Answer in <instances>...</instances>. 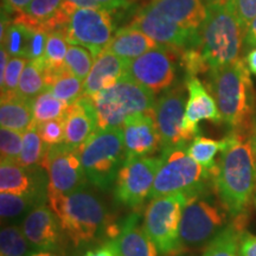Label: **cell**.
Instances as JSON below:
<instances>
[{
    "instance_id": "cell-1",
    "label": "cell",
    "mask_w": 256,
    "mask_h": 256,
    "mask_svg": "<svg viewBox=\"0 0 256 256\" xmlns=\"http://www.w3.org/2000/svg\"><path fill=\"white\" fill-rule=\"evenodd\" d=\"M228 147L220 152L214 185L229 215H244L256 190V165L248 136L232 130Z\"/></svg>"
},
{
    "instance_id": "cell-2",
    "label": "cell",
    "mask_w": 256,
    "mask_h": 256,
    "mask_svg": "<svg viewBox=\"0 0 256 256\" xmlns=\"http://www.w3.org/2000/svg\"><path fill=\"white\" fill-rule=\"evenodd\" d=\"M206 88L215 98L223 124L236 132L252 130L255 95L246 60L208 72Z\"/></svg>"
},
{
    "instance_id": "cell-3",
    "label": "cell",
    "mask_w": 256,
    "mask_h": 256,
    "mask_svg": "<svg viewBox=\"0 0 256 256\" xmlns=\"http://www.w3.org/2000/svg\"><path fill=\"white\" fill-rule=\"evenodd\" d=\"M48 203L75 247L92 242L110 226L104 203L87 186L70 194L48 188Z\"/></svg>"
},
{
    "instance_id": "cell-4",
    "label": "cell",
    "mask_w": 256,
    "mask_h": 256,
    "mask_svg": "<svg viewBox=\"0 0 256 256\" xmlns=\"http://www.w3.org/2000/svg\"><path fill=\"white\" fill-rule=\"evenodd\" d=\"M246 32L226 2L208 5V17L194 46L206 72L230 66L241 58Z\"/></svg>"
},
{
    "instance_id": "cell-5",
    "label": "cell",
    "mask_w": 256,
    "mask_h": 256,
    "mask_svg": "<svg viewBox=\"0 0 256 256\" xmlns=\"http://www.w3.org/2000/svg\"><path fill=\"white\" fill-rule=\"evenodd\" d=\"M154 95L124 76L114 86L89 98L94 106L98 130L122 127L128 118L152 112Z\"/></svg>"
},
{
    "instance_id": "cell-6",
    "label": "cell",
    "mask_w": 256,
    "mask_h": 256,
    "mask_svg": "<svg viewBox=\"0 0 256 256\" xmlns=\"http://www.w3.org/2000/svg\"><path fill=\"white\" fill-rule=\"evenodd\" d=\"M78 153L89 183L100 190H110L126 160L122 127L96 130Z\"/></svg>"
},
{
    "instance_id": "cell-7",
    "label": "cell",
    "mask_w": 256,
    "mask_h": 256,
    "mask_svg": "<svg viewBox=\"0 0 256 256\" xmlns=\"http://www.w3.org/2000/svg\"><path fill=\"white\" fill-rule=\"evenodd\" d=\"M164 162L156 174L148 198L184 194L190 198L206 191V183L212 174L194 160L183 148L162 151Z\"/></svg>"
},
{
    "instance_id": "cell-8",
    "label": "cell",
    "mask_w": 256,
    "mask_h": 256,
    "mask_svg": "<svg viewBox=\"0 0 256 256\" xmlns=\"http://www.w3.org/2000/svg\"><path fill=\"white\" fill-rule=\"evenodd\" d=\"M228 211L206 191L190 197L180 222L182 249H200L216 238L226 226Z\"/></svg>"
},
{
    "instance_id": "cell-9",
    "label": "cell",
    "mask_w": 256,
    "mask_h": 256,
    "mask_svg": "<svg viewBox=\"0 0 256 256\" xmlns=\"http://www.w3.org/2000/svg\"><path fill=\"white\" fill-rule=\"evenodd\" d=\"M188 197L184 194L153 198L146 208L144 229L162 254L183 252L180 243V222Z\"/></svg>"
},
{
    "instance_id": "cell-10",
    "label": "cell",
    "mask_w": 256,
    "mask_h": 256,
    "mask_svg": "<svg viewBox=\"0 0 256 256\" xmlns=\"http://www.w3.org/2000/svg\"><path fill=\"white\" fill-rule=\"evenodd\" d=\"M63 34L69 44L86 48L96 60L114 36L113 18L104 8H78Z\"/></svg>"
},
{
    "instance_id": "cell-11",
    "label": "cell",
    "mask_w": 256,
    "mask_h": 256,
    "mask_svg": "<svg viewBox=\"0 0 256 256\" xmlns=\"http://www.w3.org/2000/svg\"><path fill=\"white\" fill-rule=\"evenodd\" d=\"M162 162V156L126 160L115 180V200L130 208L142 206L151 194Z\"/></svg>"
},
{
    "instance_id": "cell-12",
    "label": "cell",
    "mask_w": 256,
    "mask_h": 256,
    "mask_svg": "<svg viewBox=\"0 0 256 256\" xmlns=\"http://www.w3.org/2000/svg\"><path fill=\"white\" fill-rule=\"evenodd\" d=\"M178 50L160 46L136 58L126 60L124 76L158 94L168 90L176 80L174 55Z\"/></svg>"
},
{
    "instance_id": "cell-13",
    "label": "cell",
    "mask_w": 256,
    "mask_h": 256,
    "mask_svg": "<svg viewBox=\"0 0 256 256\" xmlns=\"http://www.w3.org/2000/svg\"><path fill=\"white\" fill-rule=\"evenodd\" d=\"M186 96L184 86L168 89L156 101L153 114L162 138V151L183 148L188 145L184 133Z\"/></svg>"
},
{
    "instance_id": "cell-14",
    "label": "cell",
    "mask_w": 256,
    "mask_h": 256,
    "mask_svg": "<svg viewBox=\"0 0 256 256\" xmlns=\"http://www.w3.org/2000/svg\"><path fill=\"white\" fill-rule=\"evenodd\" d=\"M40 166L49 174V188L62 194L86 188L89 183L78 150L66 144L48 147Z\"/></svg>"
},
{
    "instance_id": "cell-15",
    "label": "cell",
    "mask_w": 256,
    "mask_h": 256,
    "mask_svg": "<svg viewBox=\"0 0 256 256\" xmlns=\"http://www.w3.org/2000/svg\"><path fill=\"white\" fill-rule=\"evenodd\" d=\"M128 28L144 32L160 46L179 51L197 46L200 42V32L184 30L150 5L138 12Z\"/></svg>"
},
{
    "instance_id": "cell-16",
    "label": "cell",
    "mask_w": 256,
    "mask_h": 256,
    "mask_svg": "<svg viewBox=\"0 0 256 256\" xmlns=\"http://www.w3.org/2000/svg\"><path fill=\"white\" fill-rule=\"evenodd\" d=\"M49 174L40 165L23 168L11 162H0V191L34 196L48 202Z\"/></svg>"
},
{
    "instance_id": "cell-17",
    "label": "cell",
    "mask_w": 256,
    "mask_h": 256,
    "mask_svg": "<svg viewBox=\"0 0 256 256\" xmlns=\"http://www.w3.org/2000/svg\"><path fill=\"white\" fill-rule=\"evenodd\" d=\"M185 86H186L188 98L186 110H185L184 133L188 142H192L194 138L200 136V122L202 120L220 124L222 116L214 96L197 76L186 78Z\"/></svg>"
},
{
    "instance_id": "cell-18",
    "label": "cell",
    "mask_w": 256,
    "mask_h": 256,
    "mask_svg": "<svg viewBox=\"0 0 256 256\" xmlns=\"http://www.w3.org/2000/svg\"><path fill=\"white\" fill-rule=\"evenodd\" d=\"M122 130L126 160L150 156L162 147L153 110L128 118Z\"/></svg>"
},
{
    "instance_id": "cell-19",
    "label": "cell",
    "mask_w": 256,
    "mask_h": 256,
    "mask_svg": "<svg viewBox=\"0 0 256 256\" xmlns=\"http://www.w3.org/2000/svg\"><path fill=\"white\" fill-rule=\"evenodd\" d=\"M25 238L36 252H60L62 228L50 206L42 204L25 216L22 224Z\"/></svg>"
},
{
    "instance_id": "cell-20",
    "label": "cell",
    "mask_w": 256,
    "mask_h": 256,
    "mask_svg": "<svg viewBox=\"0 0 256 256\" xmlns=\"http://www.w3.org/2000/svg\"><path fill=\"white\" fill-rule=\"evenodd\" d=\"M63 0H32L23 11L16 14L12 23L23 24L31 30L63 32L68 26L70 16L62 10Z\"/></svg>"
},
{
    "instance_id": "cell-21",
    "label": "cell",
    "mask_w": 256,
    "mask_h": 256,
    "mask_svg": "<svg viewBox=\"0 0 256 256\" xmlns=\"http://www.w3.org/2000/svg\"><path fill=\"white\" fill-rule=\"evenodd\" d=\"M64 119V144L78 150L98 130L92 102L87 96L69 104Z\"/></svg>"
},
{
    "instance_id": "cell-22",
    "label": "cell",
    "mask_w": 256,
    "mask_h": 256,
    "mask_svg": "<svg viewBox=\"0 0 256 256\" xmlns=\"http://www.w3.org/2000/svg\"><path fill=\"white\" fill-rule=\"evenodd\" d=\"M148 5L191 32H200L208 17V5L203 0H151Z\"/></svg>"
},
{
    "instance_id": "cell-23",
    "label": "cell",
    "mask_w": 256,
    "mask_h": 256,
    "mask_svg": "<svg viewBox=\"0 0 256 256\" xmlns=\"http://www.w3.org/2000/svg\"><path fill=\"white\" fill-rule=\"evenodd\" d=\"M126 74V60L104 51L96 57L88 78L83 82V96L92 98L114 86Z\"/></svg>"
},
{
    "instance_id": "cell-24",
    "label": "cell",
    "mask_w": 256,
    "mask_h": 256,
    "mask_svg": "<svg viewBox=\"0 0 256 256\" xmlns=\"http://www.w3.org/2000/svg\"><path fill=\"white\" fill-rule=\"evenodd\" d=\"M118 256H158V248L140 226L139 214H132L120 226V232L113 240Z\"/></svg>"
},
{
    "instance_id": "cell-25",
    "label": "cell",
    "mask_w": 256,
    "mask_h": 256,
    "mask_svg": "<svg viewBox=\"0 0 256 256\" xmlns=\"http://www.w3.org/2000/svg\"><path fill=\"white\" fill-rule=\"evenodd\" d=\"M159 46L158 42L146 34L127 26L115 32L106 51L124 60H130Z\"/></svg>"
},
{
    "instance_id": "cell-26",
    "label": "cell",
    "mask_w": 256,
    "mask_h": 256,
    "mask_svg": "<svg viewBox=\"0 0 256 256\" xmlns=\"http://www.w3.org/2000/svg\"><path fill=\"white\" fill-rule=\"evenodd\" d=\"M0 124L2 128L24 133L34 126L31 100L20 98L14 92L2 94L0 102Z\"/></svg>"
},
{
    "instance_id": "cell-27",
    "label": "cell",
    "mask_w": 256,
    "mask_h": 256,
    "mask_svg": "<svg viewBox=\"0 0 256 256\" xmlns=\"http://www.w3.org/2000/svg\"><path fill=\"white\" fill-rule=\"evenodd\" d=\"M230 142L229 134L220 140H214L209 138L198 136L192 140L188 146L186 151L194 160L203 166L206 171H209L212 177H215L217 172L216 156L223 152Z\"/></svg>"
},
{
    "instance_id": "cell-28",
    "label": "cell",
    "mask_w": 256,
    "mask_h": 256,
    "mask_svg": "<svg viewBox=\"0 0 256 256\" xmlns=\"http://www.w3.org/2000/svg\"><path fill=\"white\" fill-rule=\"evenodd\" d=\"M46 90V74H44V68L40 60H28L26 66L22 72L16 94L20 98H26V100H32Z\"/></svg>"
},
{
    "instance_id": "cell-29",
    "label": "cell",
    "mask_w": 256,
    "mask_h": 256,
    "mask_svg": "<svg viewBox=\"0 0 256 256\" xmlns=\"http://www.w3.org/2000/svg\"><path fill=\"white\" fill-rule=\"evenodd\" d=\"M243 223L234 222L226 226L206 246L203 256H240V238L243 232Z\"/></svg>"
},
{
    "instance_id": "cell-30",
    "label": "cell",
    "mask_w": 256,
    "mask_h": 256,
    "mask_svg": "<svg viewBox=\"0 0 256 256\" xmlns=\"http://www.w3.org/2000/svg\"><path fill=\"white\" fill-rule=\"evenodd\" d=\"M32 115L34 124L46 122V121L60 119L66 115L69 104L64 102L46 90L31 100Z\"/></svg>"
},
{
    "instance_id": "cell-31",
    "label": "cell",
    "mask_w": 256,
    "mask_h": 256,
    "mask_svg": "<svg viewBox=\"0 0 256 256\" xmlns=\"http://www.w3.org/2000/svg\"><path fill=\"white\" fill-rule=\"evenodd\" d=\"M46 204V202L34 196L14 194L8 192L0 194V216L2 220H12L28 215L34 208Z\"/></svg>"
},
{
    "instance_id": "cell-32",
    "label": "cell",
    "mask_w": 256,
    "mask_h": 256,
    "mask_svg": "<svg viewBox=\"0 0 256 256\" xmlns=\"http://www.w3.org/2000/svg\"><path fill=\"white\" fill-rule=\"evenodd\" d=\"M83 82L66 68L48 81V90L60 100L72 104L83 96Z\"/></svg>"
},
{
    "instance_id": "cell-33",
    "label": "cell",
    "mask_w": 256,
    "mask_h": 256,
    "mask_svg": "<svg viewBox=\"0 0 256 256\" xmlns=\"http://www.w3.org/2000/svg\"><path fill=\"white\" fill-rule=\"evenodd\" d=\"M46 150L48 146L43 142L37 132L36 124H34L23 133V146H22L20 156L16 164L23 166V168L40 165L46 156Z\"/></svg>"
},
{
    "instance_id": "cell-34",
    "label": "cell",
    "mask_w": 256,
    "mask_h": 256,
    "mask_svg": "<svg viewBox=\"0 0 256 256\" xmlns=\"http://www.w3.org/2000/svg\"><path fill=\"white\" fill-rule=\"evenodd\" d=\"M30 243L17 226H5L0 232V256H31Z\"/></svg>"
},
{
    "instance_id": "cell-35",
    "label": "cell",
    "mask_w": 256,
    "mask_h": 256,
    "mask_svg": "<svg viewBox=\"0 0 256 256\" xmlns=\"http://www.w3.org/2000/svg\"><path fill=\"white\" fill-rule=\"evenodd\" d=\"M31 32V28L23 24L12 23L5 32V36L2 40V46H5L10 56L25 58Z\"/></svg>"
},
{
    "instance_id": "cell-36",
    "label": "cell",
    "mask_w": 256,
    "mask_h": 256,
    "mask_svg": "<svg viewBox=\"0 0 256 256\" xmlns=\"http://www.w3.org/2000/svg\"><path fill=\"white\" fill-rule=\"evenodd\" d=\"M95 63L94 56L86 48L69 44L68 52L66 56V68L74 74L76 78L84 81Z\"/></svg>"
},
{
    "instance_id": "cell-37",
    "label": "cell",
    "mask_w": 256,
    "mask_h": 256,
    "mask_svg": "<svg viewBox=\"0 0 256 256\" xmlns=\"http://www.w3.org/2000/svg\"><path fill=\"white\" fill-rule=\"evenodd\" d=\"M23 146V133L2 128L0 130V156L2 162H17Z\"/></svg>"
},
{
    "instance_id": "cell-38",
    "label": "cell",
    "mask_w": 256,
    "mask_h": 256,
    "mask_svg": "<svg viewBox=\"0 0 256 256\" xmlns=\"http://www.w3.org/2000/svg\"><path fill=\"white\" fill-rule=\"evenodd\" d=\"M26 63L28 60L23 58V57H12V58L10 60L4 78L0 80L2 94L14 92L17 90L19 80H20L22 72H23Z\"/></svg>"
},
{
    "instance_id": "cell-39",
    "label": "cell",
    "mask_w": 256,
    "mask_h": 256,
    "mask_svg": "<svg viewBox=\"0 0 256 256\" xmlns=\"http://www.w3.org/2000/svg\"><path fill=\"white\" fill-rule=\"evenodd\" d=\"M37 132L48 147L64 144V119L46 121L36 124Z\"/></svg>"
},
{
    "instance_id": "cell-40",
    "label": "cell",
    "mask_w": 256,
    "mask_h": 256,
    "mask_svg": "<svg viewBox=\"0 0 256 256\" xmlns=\"http://www.w3.org/2000/svg\"><path fill=\"white\" fill-rule=\"evenodd\" d=\"M226 2L236 16L243 31L247 32L256 17V0H226Z\"/></svg>"
},
{
    "instance_id": "cell-41",
    "label": "cell",
    "mask_w": 256,
    "mask_h": 256,
    "mask_svg": "<svg viewBox=\"0 0 256 256\" xmlns=\"http://www.w3.org/2000/svg\"><path fill=\"white\" fill-rule=\"evenodd\" d=\"M48 36H49V34H46L44 31L32 30L25 58L28 60H36L43 58L44 54H46Z\"/></svg>"
},
{
    "instance_id": "cell-42",
    "label": "cell",
    "mask_w": 256,
    "mask_h": 256,
    "mask_svg": "<svg viewBox=\"0 0 256 256\" xmlns=\"http://www.w3.org/2000/svg\"><path fill=\"white\" fill-rule=\"evenodd\" d=\"M240 256H256V235L243 232L240 238Z\"/></svg>"
},
{
    "instance_id": "cell-43",
    "label": "cell",
    "mask_w": 256,
    "mask_h": 256,
    "mask_svg": "<svg viewBox=\"0 0 256 256\" xmlns=\"http://www.w3.org/2000/svg\"><path fill=\"white\" fill-rule=\"evenodd\" d=\"M78 8H102L95 0H63L62 10L69 16Z\"/></svg>"
},
{
    "instance_id": "cell-44",
    "label": "cell",
    "mask_w": 256,
    "mask_h": 256,
    "mask_svg": "<svg viewBox=\"0 0 256 256\" xmlns=\"http://www.w3.org/2000/svg\"><path fill=\"white\" fill-rule=\"evenodd\" d=\"M32 0H2V11L14 17L16 14L23 11Z\"/></svg>"
},
{
    "instance_id": "cell-45",
    "label": "cell",
    "mask_w": 256,
    "mask_h": 256,
    "mask_svg": "<svg viewBox=\"0 0 256 256\" xmlns=\"http://www.w3.org/2000/svg\"><path fill=\"white\" fill-rule=\"evenodd\" d=\"M84 256H118L116 249H115V244L113 240L107 241L101 247H98L95 249H90L86 252Z\"/></svg>"
},
{
    "instance_id": "cell-46",
    "label": "cell",
    "mask_w": 256,
    "mask_h": 256,
    "mask_svg": "<svg viewBox=\"0 0 256 256\" xmlns=\"http://www.w3.org/2000/svg\"><path fill=\"white\" fill-rule=\"evenodd\" d=\"M102 8L114 12L120 8H127L130 5V0H95Z\"/></svg>"
},
{
    "instance_id": "cell-47",
    "label": "cell",
    "mask_w": 256,
    "mask_h": 256,
    "mask_svg": "<svg viewBox=\"0 0 256 256\" xmlns=\"http://www.w3.org/2000/svg\"><path fill=\"white\" fill-rule=\"evenodd\" d=\"M244 46L246 48H256V17L249 25L244 36Z\"/></svg>"
},
{
    "instance_id": "cell-48",
    "label": "cell",
    "mask_w": 256,
    "mask_h": 256,
    "mask_svg": "<svg viewBox=\"0 0 256 256\" xmlns=\"http://www.w3.org/2000/svg\"><path fill=\"white\" fill-rule=\"evenodd\" d=\"M246 63H247L249 72L256 76V48H252L249 51L247 57H246Z\"/></svg>"
},
{
    "instance_id": "cell-49",
    "label": "cell",
    "mask_w": 256,
    "mask_h": 256,
    "mask_svg": "<svg viewBox=\"0 0 256 256\" xmlns=\"http://www.w3.org/2000/svg\"><path fill=\"white\" fill-rule=\"evenodd\" d=\"M248 139H249V142H250L252 154H254V159H255V165H256V124H254V126L252 127L250 132H249Z\"/></svg>"
},
{
    "instance_id": "cell-50",
    "label": "cell",
    "mask_w": 256,
    "mask_h": 256,
    "mask_svg": "<svg viewBox=\"0 0 256 256\" xmlns=\"http://www.w3.org/2000/svg\"><path fill=\"white\" fill-rule=\"evenodd\" d=\"M31 256H63L60 252H34Z\"/></svg>"
},
{
    "instance_id": "cell-51",
    "label": "cell",
    "mask_w": 256,
    "mask_h": 256,
    "mask_svg": "<svg viewBox=\"0 0 256 256\" xmlns=\"http://www.w3.org/2000/svg\"><path fill=\"white\" fill-rule=\"evenodd\" d=\"M206 2V5L209 4H218V2H226V0H204Z\"/></svg>"
},
{
    "instance_id": "cell-52",
    "label": "cell",
    "mask_w": 256,
    "mask_h": 256,
    "mask_svg": "<svg viewBox=\"0 0 256 256\" xmlns=\"http://www.w3.org/2000/svg\"><path fill=\"white\" fill-rule=\"evenodd\" d=\"M255 206H256V194H255Z\"/></svg>"
}]
</instances>
